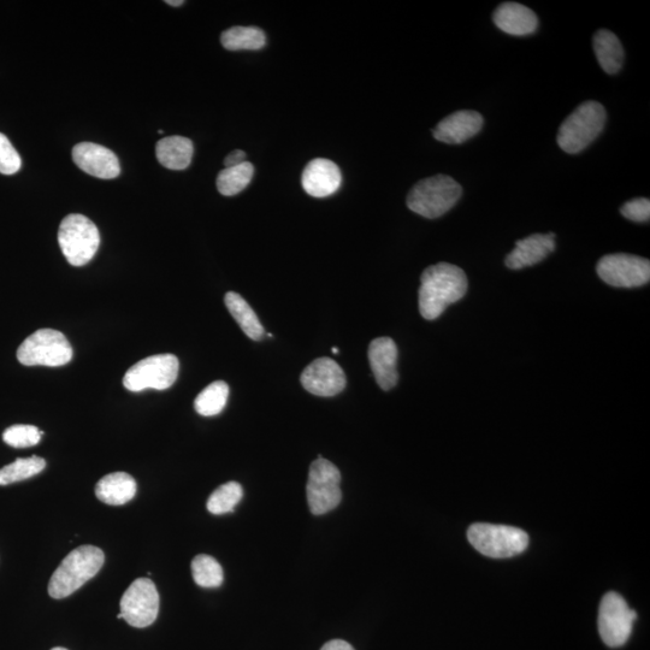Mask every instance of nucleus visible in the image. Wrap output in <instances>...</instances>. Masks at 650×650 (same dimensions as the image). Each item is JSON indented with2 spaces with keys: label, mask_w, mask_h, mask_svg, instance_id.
Returning a JSON list of instances; mask_svg holds the SVG:
<instances>
[{
  "label": "nucleus",
  "mask_w": 650,
  "mask_h": 650,
  "mask_svg": "<svg viewBox=\"0 0 650 650\" xmlns=\"http://www.w3.org/2000/svg\"><path fill=\"white\" fill-rule=\"evenodd\" d=\"M468 277L457 265L439 263L424 270L419 288V312L428 321L439 318L449 305L468 292Z\"/></svg>",
  "instance_id": "f257e3e1"
},
{
  "label": "nucleus",
  "mask_w": 650,
  "mask_h": 650,
  "mask_svg": "<svg viewBox=\"0 0 650 650\" xmlns=\"http://www.w3.org/2000/svg\"><path fill=\"white\" fill-rule=\"evenodd\" d=\"M102 549L81 546L70 552L53 572L49 594L53 599H65L97 575L104 565Z\"/></svg>",
  "instance_id": "f03ea898"
},
{
  "label": "nucleus",
  "mask_w": 650,
  "mask_h": 650,
  "mask_svg": "<svg viewBox=\"0 0 650 650\" xmlns=\"http://www.w3.org/2000/svg\"><path fill=\"white\" fill-rule=\"evenodd\" d=\"M463 188L447 175H436L419 181L407 195V206L415 214L434 220L458 203Z\"/></svg>",
  "instance_id": "7ed1b4c3"
},
{
  "label": "nucleus",
  "mask_w": 650,
  "mask_h": 650,
  "mask_svg": "<svg viewBox=\"0 0 650 650\" xmlns=\"http://www.w3.org/2000/svg\"><path fill=\"white\" fill-rule=\"evenodd\" d=\"M606 118L604 106L594 100L579 105L559 128L560 149L571 155L587 149L604 130Z\"/></svg>",
  "instance_id": "20e7f679"
},
{
  "label": "nucleus",
  "mask_w": 650,
  "mask_h": 650,
  "mask_svg": "<svg viewBox=\"0 0 650 650\" xmlns=\"http://www.w3.org/2000/svg\"><path fill=\"white\" fill-rule=\"evenodd\" d=\"M468 539L476 551L494 559L516 557L529 546V536L524 530L507 525H471Z\"/></svg>",
  "instance_id": "39448f33"
},
{
  "label": "nucleus",
  "mask_w": 650,
  "mask_h": 650,
  "mask_svg": "<svg viewBox=\"0 0 650 650\" xmlns=\"http://www.w3.org/2000/svg\"><path fill=\"white\" fill-rule=\"evenodd\" d=\"M58 242L69 264L84 267L96 256L100 234L90 218L74 214L65 217L59 226Z\"/></svg>",
  "instance_id": "423d86ee"
},
{
  "label": "nucleus",
  "mask_w": 650,
  "mask_h": 650,
  "mask_svg": "<svg viewBox=\"0 0 650 650\" xmlns=\"http://www.w3.org/2000/svg\"><path fill=\"white\" fill-rule=\"evenodd\" d=\"M73 358V348L64 334L40 329L22 342L17 359L25 366H63Z\"/></svg>",
  "instance_id": "0eeeda50"
},
{
  "label": "nucleus",
  "mask_w": 650,
  "mask_h": 650,
  "mask_svg": "<svg viewBox=\"0 0 650 650\" xmlns=\"http://www.w3.org/2000/svg\"><path fill=\"white\" fill-rule=\"evenodd\" d=\"M180 363L174 354H157L140 360L130 368L123 378V386L130 392L145 389H169L179 376Z\"/></svg>",
  "instance_id": "6e6552de"
},
{
  "label": "nucleus",
  "mask_w": 650,
  "mask_h": 650,
  "mask_svg": "<svg viewBox=\"0 0 650 650\" xmlns=\"http://www.w3.org/2000/svg\"><path fill=\"white\" fill-rule=\"evenodd\" d=\"M340 483L339 469L318 455L311 465L306 487L307 502L313 514L322 516L339 506L342 499Z\"/></svg>",
  "instance_id": "1a4fd4ad"
},
{
  "label": "nucleus",
  "mask_w": 650,
  "mask_h": 650,
  "mask_svg": "<svg viewBox=\"0 0 650 650\" xmlns=\"http://www.w3.org/2000/svg\"><path fill=\"white\" fill-rule=\"evenodd\" d=\"M159 594L150 578H138L123 594L120 607L122 619L133 628H147L156 622Z\"/></svg>",
  "instance_id": "9d476101"
},
{
  "label": "nucleus",
  "mask_w": 650,
  "mask_h": 650,
  "mask_svg": "<svg viewBox=\"0 0 650 650\" xmlns=\"http://www.w3.org/2000/svg\"><path fill=\"white\" fill-rule=\"evenodd\" d=\"M596 273L612 287L636 288L649 282L650 263L648 259L632 254H608L600 259Z\"/></svg>",
  "instance_id": "9b49d317"
},
{
  "label": "nucleus",
  "mask_w": 650,
  "mask_h": 650,
  "mask_svg": "<svg viewBox=\"0 0 650 650\" xmlns=\"http://www.w3.org/2000/svg\"><path fill=\"white\" fill-rule=\"evenodd\" d=\"M637 614L632 611L622 595L608 593L601 601L599 631L608 647L618 648L628 642Z\"/></svg>",
  "instance_id": "f8f14e48"
},
{
  "label": "nucleus",
  "mask_w": 650,
  "mask_h": 650,
  "mask_svg": "<svg viewBox=\"0 0 650 650\" xmlns=\"http://www.w3.org/2000/svg\"><path fill=\"white\" fill-rule=\"evenodd\" d=\"M301 384L317 397H334L346 387V376L341 366L330 358H319L303 371Z\"/></svg>",
  "instance_id": "ddd939ff"
},
{
  "label": "nucleus",
  "mask_w": 650,
  "mask_h": 650,
  "mask_svg": "<svg viewBox=\"0 0 650 650\" xmlns=\"http://www.w3.org/2000/svg\"><path fill=\"white\" fill-rule=\"evenodd\" d=\"M73 161L78 167L98 179H115L121 173L120 162L114 152L93 143H81L73 149Z\"/></svg>",
  "instance_id": "4468645a"
},
{
  "label": "nucleus",
  "mask_w": 650,
  "mask_h": 650,
  "mask_svg": "<svg viewBox=\"0 0 650 650\" xmlns=\"http://www.w3.org/2000/svg\"><path fill=\"white\" fill-rule=\"evenodd\" d=\"M342 182L341 171L329 159H313L301 176L304 191L313 198H327L339 191Z\"/></svg>",
  "instance_id": "2eb2a0df"
},
{
  "label": "nucleus",
  "mask_w": 650,
  "mask_h": 650,
  "mask_svg": "<svg viewBox=\"0 0 650 650\" xmlns=\"http://www.w3.org/2000/svg\"><path fill=\"white\" fill-rule=\"evenodd\" d=\"M483 117L477 111L460 110L449 115L433 130L434 138L441 143L459 145L481 132Z\"/></svg>",
  "instance_id": "dca6fc26"
},
{
  "label": "nucleus",
  "mask_w": 650,
  "mask_h": 650,
  "mask_svg": "<svg viewBox=\"0 0 650 650\" xmlns=\"http://www.w3.org/2000/svg\"><path fill=\"white\" fill-rule=\"evenodd\" d=\"M369 362L378 386L390 390L397 386L398 347L393 339L378 338L369 347Z\"/></svg>",
  "instance_id": "f3484780"
},
{
  "label": "nucleus",
  "mask_w": 650,
  "mask_h": 650,
  "mask_svg": "<svg viewBox=\"0 0 650 650\" xmlns=\"http://www.w3.org/2000/svg\"><path fill=\"white\" fill-rule=\"evenodd\" d=\"M555 234H534L516 242V248L508 254L506 267L512 270L533 267L555 251Z\"/></svg>",
  "instance_id": "a211bd4d"
},
{
  "label": "nucleus",
  "mask_w": 650,
  "mask_h": 650,
  "mask_svg": "<svg viewBox=\"0 0 650 650\" xmlns=\"http://www.w3.org/2000/svg\"><path fill=\"white\" fill-rule=\"evenodd\" d=\"M493 20L502 32L524 37L533 34L539 27V19L533 10L523 4L507 2L499 5L495 10Z\"/></svg>",
  "instance_id": "6ab92c4d"
},
{
  "label": "nucleus",
  "mask_w": 650,
  "mask_h": 650,
  "mask_svg": "<svg viewBox=\"0 0 650 650\" xmlns=\"http://www.w3.org/2000/svg\"><path fill=\"white\" fill-rule=\"evenodd\" d=\"M137 489V482L132 476L126 472H114L97 483L96 496L106 505L122 506L134 499Z\"/></svg>",
  "instance_id": "aec40b11"
},
{
  "label": "nucleus",
  "mask_w": 650,
  "mask_h": 650,
  "mask_svg": "<svg viewBox=\"0 0 650 650\" xmlns=\"http://www.w3.org/2000/svg\"><path fill=\"white\" fill-rule=\"evenodd\" d=\"M193 143L183 137H169L159 140L156 146L158 162L170 170H185L191 165Z\"/></svg>",
  "instance_id": "412c9836"
},
{
  "label": "nucleus",
  "mask_w": 650,
  "mask_h": 650,
  "mask_svg": "<svg viewBox=\"0 0 650 650\" xmlns=\"http://www.w3.org/2000/svg\"><path fill=\"white\" fill-rule=\"evenodd\" d=\"M594 51L607 74H617L624 64V49L616 34L601 29L594 35Z\"/></svg>",
  "instance_id": "4be33fe9"
},
{
  "label": "nucleus",
  "mask_w": 650,
  "mask_h": 650,
  "mask_svg": "<svg viewBox=\"0 0 650 650\" xmlns=\"http://www.w3.org/2000/svg\"><path fill=\"white\" fill-rule=\"evenodd\" d=\"M227 309L236 322L240 325L242 332L253 341H260L264 338L265 330L260 323L256 312L248 305L247 301L240 294L229 292L224 298Z\"/></svg>",
  "instance_id": "5701e85b"
},
{
  "label": "nucleus",
  "mask_w": 650,
  "mask_h": 650,
  "mask_svg": "<svg viewBox=\"0 0 650 650\" xmlns=\"http://www.w3.org/2000/svg\"><path fill=\"white\" fill-rule=\"evenodd\" d=\"M221 43L229 51H257L267 44V37L258 27H233L222 33Z\"/></svg>",
  "instance_id": "b1692460"
},
{
  "label": "nucleus",
  "mask_w": 650,
  "mask_h": 650,
  "mask_svg": "<svg viewBox=\"0 0 650 650\" xmlns=\"http://www.w3.org/2000/svg\"><path fill=\"white\" fill-rule=\"evenodd\" d=\"M229 386L224 381H215L206 387L194 401V409L200 416L220 415L227 405Z\"/></svg>",
  "instance_id": "393cba45"
},
{
  "label": "nucleus",
  "mask_w": 650,
  "mask_h": 650,
  "mask_svg": "<svg viewBox=\"0 0 650 650\" xmlns=\"http://www.w3.org/2000/svg\"><path fill=\"white\" fill-rule=\"evenodd\" d=\"M254 175V167L250 162L226 168L217 176V189L226 197L239 194L250 185Z\"/></svg>",
  "instance_id": "a878e982"
},
{
  "label": "nucleus",
  "mask_w": 650,
  "mask_h": 650,
  "mask_svg": "<svg viewBox=\"0 0 650 650\" xmlns=\"http://www.w3.org/2000/svg\"><path fill=\"white\" fill-rule=\"evenodd\" d=\"M46 468L45 459L37 457L20 458L14 463L4 466L0 469V486H9V484L28 480L43 472Z\"/></svg>",
  "instance_id": "bb28decb"
},
{
  "label": "nucleus",
  "mask_w": 650,
  "mask_h": 650,
  "mask_svg": "<svg viewBox=\"0 0 650 650\" xmlns=\"http://www.w3.org/2000/svg\"><path fill=\"white\" fill-rule=\"evenodd\" d=\"M194 582L202 588H218L223 583V570L220 563L210 555H197L192 561Z\"/></svg>",
  "instance_id": "cd10ccee"
},
{
  "label": "nucleus",
  "mask_w": 650,
  "mask_h": 650,
  "mask_svg": "<svg viewBox=\"0 0 650 650\" xmlns=\"http://www.w3.org/2000/svg\"><path fill=\"white\" fill-rule=\"evenodd\" d=\"M244 496V489L238 482H229L218 487L214 493L210 495L208 500V510L216 516L233 512L234 508L238 506L239 502Z\"/></svg>",
  "instance_id": "c85d7f7f"
},
{
  "label": "nucleus",
  "mask_w": 650,
  "mask_h": 650,
  "mask_svg": "<svg viewBox=\"0 0 650 650\" xmlns=\"http://www.w3.org/2000/svg\"><path fill=\"white\" fill-rule=\"evenodd\" d=\"M41 431L34 425L17 424L4 431L3 440L14 448L37 446L41 439Z\"/></svg>",
  "instance_id": "c756f323"
},
{
  "label": "nucleus",
  "mask_w": 650,
  "mask_h": 650,
  "mask_svg": "<svg viewBox=\"0 0 650 650\" xmlns=\"http://www.w3.org/2000/svg\"><path fill=\"white\" fill-rule=\"evenodd\" d=\"M22 161L9 139L0 133V173L14 175L21 169Z\"/></svg>",
  "instance_id": "7c9ffc66"
},
{
  "label": "nucleus",
  "mask_w": 650,
  "mask_h": 650,
  "mask_svg": "<svg viewBox=\"0 0 650 650\" xmlns=\"http://www.w3.org/2000/svg\"><path fill=\"white\" fill-rule=\"evenodd\" d=\"M622 215L634 222H648L650 218V202L646 198L632 199L620 209Z\"/></svg>",
  "instance_id": "2f4dec72"
},
{
  "label": "nucleus",
  "mask_w": 650,
  "mask_h": 650,
  "mask_svg": "<svg viewBox=\"0 0 650 650\" xmlns=\"http://www.w3.org/2000/svg\"><path fill=\"white\" fill-rule=\"evenodd\" d=\"M246 162V153L241 150H235L224 159V165L226 168H233L236 165H240Z\"/></svg>",
  "instance_id": "473e14b6"
},
{
  "label": "nucleus",
  "mask_w": 650,
  "mask_h": 650,
  "mask_svg": "<svg viewBox=\"0 0 650 650\" xmlns=\"http://www.w3.org/2000/svg\"><path fill=\"white\" fill-rule=\"evenodd\" d=\"M321 650H354V648L348 642L333 640L325 643Z\"/></svg>",
  "instance_id": "72a5a7b5"
},
{
  "label": "nucleus",
  "mask_w": 650,
  "mask_h": 650,
  "mask_svg": "<svg viewBox=\"0 0 650 650\" xmlns=\"http://www.w3.org/2000/svg\"><path fill=\"white\" fill-rule=\"evenodd\" d=\"M183 3L185 2H182V0H175V2L174 0H168L167 2V4L171 5V7H181Z\"/></svg>",
  "instance_id": "f704fd0d"
},
{
  "label": "nucleus",
  "mask_w": 650,
  "mask_h": 650,
  "mask_svg": "<svg viewBox=\"0 0 650 650\" xmlns=\"http://www.w3.org/2000/svg\"><path fill=\"white\" fill-rule=\"evenodd\" d=\"M332 351H333L334 354H338L339 353V348L333 347Z\"/></svg>",
  "instance_id": "c9c22d12"
},
{
  "label": "nucleus",
  "mask_w": 650,
  "mask_h": 650,
  "mask_svg": "<svg viewBox=\"0 0 650 650\" xmlns=\"http://www.w3.org/2000/svg\"><path fill=\"white\" fill-rule=\"evenodd\" d=\"M51 650H68V649H65V648H62V647H56V648H53Z\"/></svg>",
  "instance_id": "e433bc0d"
},
{
  "label": "nucleus",
  "mask_w": 650,
  "mask_h": 650,
  "mask_svg": "<svg viewBox=\"0 0 650 650\" xmlns=\"http://www.w3.org/2000/svg\"><path fill=\"white\" fill-rule=\"evenodd\" d=\"M268 336H269V338H273L274 335L271 334V333H268Z\"/></svg>",
  "instance_id": "4c0bfd02"
}]
</instances>
